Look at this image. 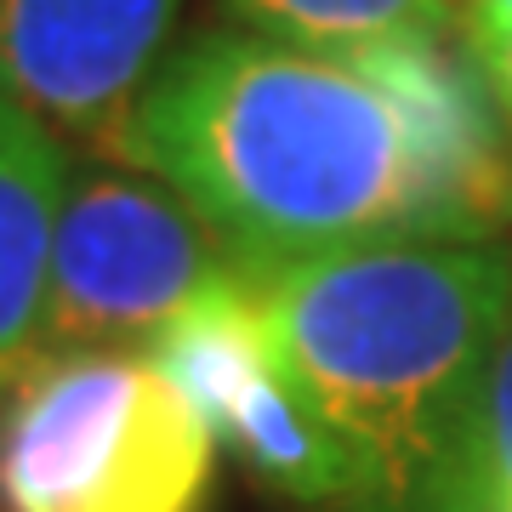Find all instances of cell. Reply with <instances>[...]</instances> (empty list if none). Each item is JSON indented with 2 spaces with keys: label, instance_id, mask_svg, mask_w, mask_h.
Masks as SVG:
<instances>
[{
  "label": "cell",
  "instance_id": "9",
  "mask_svg": "<svg viewBox=\"0 0 512 512\" xmlns=\"http://www.w3.org/2000/svg\"><path fill=\"white\" fill-rule=\"evenodd\" d=\"M239 23L285 46L450 40L456 0H222Z\"/></svg>",
  "mask_w": 512,
  "mask_h": 512
},
{
  "label": "cell",
  "instance_id": "4",
  "mask_svg": "<svg viewBox=\"0 0 512 512\" xmlns=\"http://www.w3.org/2000/svg\"><path fill=\"white\" fill-rule=\"evenodd\" d=\"M234 279L251 274L165 177L80 154L57 205L40 359L148 353L171 319Z\"/></svg>",
  "mask_w": 512,
  "mask_h": 512
},
{
  "label": "cell",
  "instance_id": "11",
  "mask_svg": "<svg viewBox=\"0 0 512 512\" xmlns=\"http://www.w3.org/2000/svg\"><path fill=\"white\" fill-rule=\"evenodd\" d=\"M467 52L478 57V69L490 80L501 114L512 120V29H495V35H467Z\"/></svg>",
  "mask_w": 512,
  "mask_h": 512
},
{
  "label": "cell",
  "instance_id": "6",
  "mask_svg": "<svg viewBox=\"0 0 512 512\" xmlns=\"http://www.w3.org/2000/svg\"><path fill=\"white\" fill-rule=\"evenodd\" d=\"M183 0H0V97L80 154L126 137Z\"/></svg>",
  "mask_w": 512,
  "mask_h": 512
},
{
  "label": "cell",
  "instance_id": "12",
  "mask_svg": "<svg viewBox=\"0 0 512 512\" xmlns=\"http://www.w3.org/2000/svg\"><path fill=\"white\" fill-rule=\"evenodd\" d=\"M512 29V0H467V35Z\"/></svg>",
  "mask_w": 512,
  "mask_h": 512
},
{
  "label": "cell",
  "instance_id": "8",
  "mask_svg": "<svg viewBox=\"0 0 512 512\" xmlns=\"http://www.w3.org/2000/svg\"><path fill=\"white\" fill-rule=\"evenodd\" d=\"M74 148L0 97V399L40 365V319L52 274L57 205Z\"/></svg>",
  "mask_w": 512,
  "mask_h": 512
},
{
  "label": "cell",
  "instance_id": "3",
  "mask_svg": "<svg viewBox=\"0 0 512 512\" xmlns=\"http://www.w3.org/2000/svg\"><path fill=\"white\" fill-rule=\"evenodd\" d=\"M217 433L148 353L40 359L6 399V512H200Z\"/></svg>",
  "mask_w": 512,
  "mask_h": 512
},
{
  "label": "cell",
  "instance_id": "5",
  "mask_svg": "<svg viewBox=\"0 0 512 512\" xmlns=\"http://www.w3.org/2000/svg\"><path fill=\"white\" fill-rule=\"evenodd\" d=\"M148 359L183 387L256 478L325 512H370V473L279 348L251 279L200 296L154 336Z\"/></svg>",
  "mask_w": 512,
  "mask_h": 512
},
{
  "label": "cell",
  "instance_id": "10",
  "mask_svg": "<svg viewBox=\"0 0 512 512\" xmlns=\"http://www.w3.org/2000/svg\"><path fill=\"white\" fill-rule=\"evenodd\" d=\"M467 512H512V319L495 348L484 416H478V456H473V495Z\"/></svg>",
  "mask_w": 512,
  "mask_h": 512
},
{
  "label": "cell",
  "instance_id": "2",
  "mask_svg": "<svg viewBox=\"0 0 512 512\" xmlns=\"http://www.w3.org/2000/svg\"><path fill=\"white\" fill-rule=\"evenodd\" d=\"M251 291L365 461L370 512H467L512 256L490 239H387L256 274Z\"/></svg>",
  "mask_w": 512,
  "mask_h": 512
},
{
  "label": "cell",
  "instance_id": "7",
  "mask_svg": "<svg viewBox=\"0 0 512 512\" xmlns=\"http://www.w3.org/2000/svg\"><path fill=\"white\" fill-rule=\"evenodd\" d=\"M365 69L421 148L427 183L439 194L450 239H490L512 222V154L490 80L473 52H450V40H365L325 46Z\"/></svg>",
  "mask_w": 512,
  "mask_h": 512
},
{
  "label": "cell",
  "instance_id": "1",
  "mask_svg": "<svg viewBox=\"0 0 512 512\" xmlns=\"http://www.w3.org/2000/svg\"><path fill=\"white\" fill-rule=\"evenodd\" d=\"M114 160L165 177L251 279L353 245L450 239L393 97L325 46L200 35L165 52Z\"/></svg>",
  "mask_w": 512,
  "mask_h": 512
}]
</instances>
